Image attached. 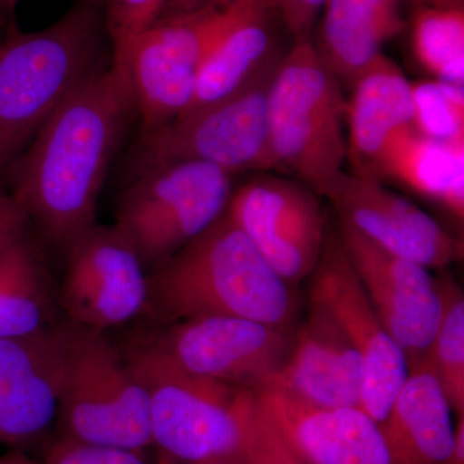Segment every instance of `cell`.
<instances>
[{
  "instance_id": "obj_1",
  "label": "cell",
  "mask_w": 464,
  "mask_h": 464,
  "mask_svg": "<svg viewBox=\"0 0 464 464\" xmlns=\"http://www.w3.org/2000/svg\"><path fill=\"white\" fill-rule=\"evenodd\" d=\"M134 112L110 63L96 70L7 168L8 190L42 239L65 255L97 225L110 164Z\"/></svg>"
},
{
  "instance_id": "obj_2",
  "label": "cell",
  "mask_w": 464,
  "mask_h": 464,
  "mask_svg": "<svg viewBox=\"0 0 464 464\" xmlns=\"http://www.w3.org/2000/svg\"><path fill=\"white\" fill-rule=\"evenodd\" d=\"M295 311L292 285L275 273L226 212L149 274L145 315L157 325L237 316L288 331Z\"/></svg>"
},
{
  "instance_id": "obj_3",
  "label": "cell",
  "mask_w": 464,
  "mask_h": 464,
  "mask_svg": "<svg viewBox=\"0 0 464 464\" xmlns=\"http://www.w3.org/2000/svg\"><path fill=\"white\" fill-rule=\"evenodd\" d=\"M103 0H75L39 32L0 38V174L43 125L99 67L105 65Z\"/></svg>"
},
{
  "instance_id": "obj_4",
  "label": "cell",
  "mask_w": 464,
  "mask_h": 464,
  "mask_svg": "<svg viewBox=\"0 0 464 464\" xmlns=\"http://www.w3.org/2000/svg\"><path fill=\"white\" fill-rule=\"evenodd\" d=\"M148 393L152 445L176 462L237 459L258 391L183 371L140 338L121 347Z\"/></svg>"
},
{
  "instance_id": "obj_5",
  "label": "cell",
  "mask_w": 464,
  "mask_h": 464,
  "mask_svg": "<svg viewBox=\"0 0 464 464\" xmlns=\"http://www.w3.org/2000/svg\"><path fill=\"white\" fill-rule=\"evenodd\" d=\"M275 169L323 195L347 159L346 99L315 44L297 39L275 69L267 97Z\"/></svg>"
},
{
  "instance_id": "obj_6",
  "label": "cell",
  "mask_w": 464,
  "mask_h": 464,
  "mask_svg": "<svg viewBox=\"0 0 464 464\" xmlns=\"http://www.w3.org/2000/svg\"><path fill=\"white\" fill-rule=\"evenodd\" d=\"M63 375L57 435L145 451L152 448L149 398L106 333L63 320Z\"/></svg>"
},
{
  "instance_id": "obj_7",
  "label": "cell",
  "mask_w": 464,
  "mask_h": 464,
  "mask_svg": "<svg viewBox=\"0 0 464 464\" xmlns=\"http://www.w3.org/2000/svg\"><path fill=\"white\" fill-rule=\"evenodd\" d=\"M232 195V174L200 160L163 164L132 177L116 209L115 228L148 273L215 224Z\"/></svg>"
},
{
  "instance_id": "obj_8",
  "label": "cell",
  "mask_w": 464,
  "mask_h": 464,
  "mask_svg": "<svg viewBox=\"0 0 464 464\" xmlns=\"http://www.w3.org/2000/svg\"><path fill=\"white\" fill-rule=\"evenodd\" d=\"M279 57L224 99L141 134L132 154V177L182 160H200L235 174L275 169L268 143L267 97Z\"/></svg>"
},
{
  "instance_id": "obj_9",
  "label": "cell",
  "mask_w": 464,
  "mask_h": 464,
  "mask_svg": "<svg viewBox=\"0 0 464 464\" xmlns=\"http://www.w3.org/2000/svg\"><path fill=\"white\" fill-rule=\"evenodd\" d=\"M264 0L222 5L158 18L130 50L128 83L141 134L154 132L186 111L204 58L228 27Z\"/></svg>"
},
{
  "instance_id": "obj_10",
  "label": "cell",
  "mask_w": 464,
  "mask_h": 464,
  "mask_svg": "<svg viewBox=\"0 0 464 464\" xmlns=\"http://www.w3.org/2000/svg\"><path fill=\"white\" fill-rule=\"evenodd\" d=\"M140 340L183 371L259 391L288 356V331L237 316H204L157 325Z\"/></svg>"
},
{
  "instance_id": "obj_11",
  "label": "cell",
  "mask_w": 464,
  "mask_h": 464,
  "mask_svg": "<svg viewBox=\"0 0 464 464\" xmlns=\"http://www.w3.org/2000/svg\"><path fill=\"white\" fill-rule=\"evenodd\" d=\"M65 257L57 301L67 322L106 333L145 315L149 273L115 226H93Z\"/></svg>"
},
{
  "instance_id": "obj_12",
  "label": "cell",
  "mask_w": 464,
  "mask_h": 464,
  "mask_svg": "<svg viewBox=\"0 0 464 464\" xmlns=\"http://www.w3.org/2000/svg\"><path fill=\"white\" fill-rule=\"evenodd\" d=\"M315 191L282 177L261 176L232 192L226 213L284 282L315 270L325 246V213Z\"/></svg>"
},
{
  "instance_id": "obj_13",
  "label": "cell",
  "mask_w": 464,
  "mask_h": 464,
  "mask_svg": "<svg viewBox=\"0 0 464 464\" xmlns=\"http://www.w3.org/2000/svg\"><path fill=\"white\" fill-rule=\"evenodd\" d=\"M340 240L378 319L404 351L409 371L417 368L441 317L439 280L426 266L393 255L343 221Z\"/></svg>"
},
{
  "instance_id": "obj_14",
  "label": "cell",
  "mask_w": 464,
  "mask_h": 464,
  "mask_svg": "<svg viewBox=\"0 0 464 464\" xmlns=\"http://www.w3.org/2000/svg\"><path fill=\"white\" fill-rule=\"evenodd\" d=\"M311 283V302L331 314L359 353L362 408L381 423L409 375L404 351L378 319L340 237L325 243Z\"/></svg>"
},
{
  "instance_id": "obj_15",
  "label": "cell",
  "mask_w": 464,
  "mask_h": 464,
  "mask_svg": "<svg viewBox=\"0 0 464 464\" xmlns=\"http://www.w3.org/2000/svg\"><path fill=\"white\" fill-rule=\"evenodd\" d=\"M323 197L331 201L341 221L393 255L430 270L462 258V241L374 177L343 170L329 183Z\"/></svg>"
},
{
  "instance_id": "obj_16",
  "label": "cell",
  "mask_w": 464,
  "mask_h": 464,
  "mask_svg": "<svg viewBox=\"0 0 464 464\" xmlns=\"http://www.w3.org/2000/svg\"><path fill=\"white\" fill-rule=\"evenodd\" d=\"M63 320L26 337L0 338V444L44 441L57 420L63 375Z\"/></svg>"
},
{
  "instance_id": "obj_17",
  "label": "cell",
  "mask_w": 464,
  "mask_h": 464,
  "mask_svg": "<svg viewBox=\"0 0 464 464\" xmlns=\"http://www.w3.org/2000/svg\"><path fill=\"white\" fill-rule=\"evenodd\" d=\"M267 417L313 464H393L380 423L362 406H320L268 384L258 391Z\"/></svg>"
},
{
  "instance_id": "obj_18",
  "label": "cell",
  "mask_w": 464,
  "mask_h": 464,
  "mask_svg": "<svg viewBox=\"0 0 464 464\" xmlns=\"http://www.w3.org/2000/svg\"><path fill=\"white\" fill-rule=\"evenodd\" d=\"M362 359L325 308L311 302L279 374L270 384L320 406H362Z\"/></svg>"
},
{
  "instance_id": "obj_19",
  "label": "cell",
  "mask_w": 464,
  "mask_h": 464,
  "mask_svg": "<svg viewBox=\"0 0 464 464\" xmlns=\"http://www.w3.org/2000/svg\"><path fill=\"white\" fill-rule=\"evenodd\" d=\"M451 411L444 391L427 366L409 371L380 423L393 464H450L458 440Z\"/></svg>"
},
{
  "instance_id": "obj_20",
  "label": "cell",
  "mask_w": 464,
  "mask_h": 464,
  "mask_svg": "<svg viewBox=\"0 0 464 464\" xmlns=\"http://www.w3.org/2000/svg\"><path fill=\"white\" fill-rule=\"evenodd\" d=\"M346 100L347 159L357 174L372 177L387 139L413 123L411 83L389 57L381 54L356 79Z\"/></svg>"
},
{
  "instance_id": "obj_21",
  "label": "cell",
  "mask_w": 464,
  "mask_h": 464,
  "mask_svg": "<svg viewBox=\"0 0 464 464\" xmlns=\"http://www.w3.org/2000/svg\"><path fill=\"white\" fill-rule=\"evenodd\" d=\"M404 27L396 0H328L314 44L333 75L351 88Z\"/></svg>"
},
{
  "instance_id": "obj_22",
  "label": "cell",
  "mask_w": 464,
  "mask_h": 464,
  "mask_svg": "<svg viewBox=\"0 0 464 464\" xmlns=\"http://www.w3.org/2000/svg\"><path fill=\"white\" fill-rule=\"evenodd\" d=\"M372 177L392 179L463 218L464 143L438 141L406 124L382 146Z\"/></svg>"
},
{
  "instance_id": "obj_23",
  "label": "cell",
  "mask_w": 464,
  "mask_h": 464,
  "mask_svg": "<svg viewBox=\"0 0 464 464\" xmlns=\"http://www.w3.org/2000/svg\"><path fill=\"white\" fill-rule=\"evenodd\" d=\"M274 14V0H264L228 27L204 58L194 97L183 114L228 96L275 56Z\"/></svg>"
},
{
  "instance_id": "obj_24",
  "label": "cell",
  "mask_w": 464,
  "mask_h": 464,
  "mask_svg": "<svg viewBox=\"0 0 464 464\" xmlns=\"http://www.w3.org/2000/svg\"><path fill=\"white\" fill-rule=\"evenodd\" d=\"M58 311L44 256L27 235L0 253V338L47 331L60 322Z\"/></svg>"
},
{
  "instance_id": "obj_25",
  "label": "cell",
  "mask_w": 464,
  "mask_h": 464,
  "mask_svg": "<svg viewBox=\"0 0 464 464\" xmlns=\"http://www.w3.org/2000/svg\"><path fill=\"white\" fill-rule=\"evenodd\" d=\"M413 51L436 81L463 87L464 9L420 8L413 20Z\"/></svg>"
},
{
  "instance_id": "obj_26",
  "label": "cell",
  "mask_w": 464,
  "mask_h": 464,
  "mask_svg": "<svg viewBox=\"0 0 464 464\" xmlns=\"http://www.w3.org/2000/svg\"><path fill=\"white\" fill-rule=\"evenodd\" d=\"M442 313L438 331L420 365L435 375L451 411L464 417V297L451 280H439Z\"/></svg>"
},
{
  "instance_id": "obj_27",
  "label": "cell",
  "mask_w": 464,
  "mask_h": 464,
  "mask_svg": "<svg viewBox=\"0 0 464 464\" xmlns=\"http://www.w3.org/2000/svg\"><path fill=\"white\" fill-rule=\"evenodd\" d=\"M415 130L438 141L464 143V92L444 82L411 83Z\"/></svg>"
},
{
  "instance_id": "obj_28",
  "label": "cell",
  "mask_w": 464,
  "mask_h": 464,
  "mask_svg": "<svg viewBox=\"0 0 464 464\" xmlns=\"http://www.w3.org/2000/svg\"><path fill=\"white\" fill-rule=\"evenodd\" d=\"M164 2L166 0H103L106 32L111 44L110 69L130 91L128 63L130 50L140 34L155 23Z\"/></svg>"
},
{
  "instance_id": "obj_29",
  "label": "cell",
  "mask_w": 464,
  "mask_h": 464,
  "mask_svg": "<svg viewBox=\"0 0 464 464\" xmlns=\"http://www.w3.org/2000/svg\"><path fill=\"white\" fill-rule=\"evenodd\" d=\"M237 459L243 464H313L304 459L284 438L283 433L265 413L261 402Z\"/></svg>"
},
{
  "instance_id": "obj_30",
  "label": "cell",
  "mask_w": 464,
  "mask_h": 464,
  "mask_svg": "<svg viewBox=\"0 0 464 464\" xmlns=\"http://www.w3.org/2000/svg\"><path fill=\"white\" fill-rule=\"evenodd\" d=\"M44 464H149L145 451L87 444L54 436L43 447Z\"/></svg>"
},
{
  "instance_id": "obj_31",
  "label": "cell",
  "mask_w": 464,
  "mask_h": 464,
  "mask_svg": "<svg viewBox=\"0 0 464 464\" xmlns=\"http://www.w3.org/2000/svg\"><path fill=\"white\" fill-rule=\"evenodd\" d=\"M328 0H274L276 14L297 39H308Z\"/></svg>"
},
{
  "instance_id": "obj_32",
  "label": "cell",
  "mask_w": 464,
  "mask_h": 464,
  "mask_svg": "<svg viewBox=\"0 0 464 464\" xmlns=\"http://www.w3.org/2000/svg\"><path fill=\"white\" fill-rule=\"evenodd\" d=\"M30 221L0 179V253L29 235Z\"/></svg>"
},
{
  "instance_id": "obj_33",
  "label": "cell",
  "mask_w": 464,
  "mask_h": 464,
  "mask_svg": "<svg viewBox=\"0 0 464 464\" xmlns=\"http://www.w3.org/2000/svg\"><path fill=\"white\" fill-rule=\"evenodd\" d=\"M226 2H228V0H166L158 18L186 14V12L197 11V9L222 5Z\"/></svg>"
},
{
  "instance_id": "obj_34",
  "label": "cell",
  "mask_w": 464,
  "mask_h": 464,
  "mask_svg": "<svg viewBox=\"0 0 464 464\" xmlns=\"http://www.w3.org/2000/svg\"><path fill=\"white\" fill-rule=\"evenodd\" d=\"M0 464H44L39 462V460L33 459L32 457L27 456L24 453V450L20 449H14V450L8 451V453L0 456Z\"/></svg>"
},
{
  "instance_id": "obj_35",
  "label": "cell",
  "mask_w": 464,
  "mask_h": 464,
  "mask_svg": "<svg viewBox=\"0 0 464 464\" xmlns=\"http://www.w3.org/2000/svg\"><path fill=\"white\" fill-rule=\"evenodd\" d=\"M414 2L423 3L430 7L463 8V0H414Z\"/></svg>"
},
{
  "instance_id": "obj_36",
  "label": "cell",
  "mask_w": 464,
  "mask_h": 464,
  "mask_svg": "<svg viewBox=\"0 0 464 464\" xmlns=\"http://www.w3.org/2000/svg\"><path fill=\"white\" fill-rule=\"evenodd\" d=\"M158 464H243L239 459H210L203 462H176V460L166 459L159 457Z\"/></svg>"
}]
</instances>
